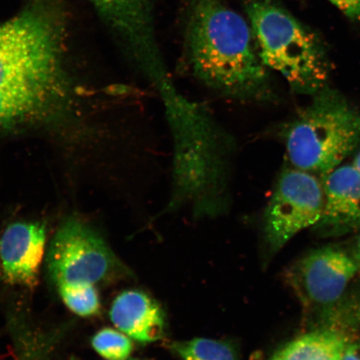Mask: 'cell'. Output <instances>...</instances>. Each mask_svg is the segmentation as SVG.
Here are the masks:
<instances>
[{
	"label": "cell",
	"instance_id": "cell-1",
	"mask_svg": "<svg viewBox=\"0 0 360 360\" xmlns=\"http://www.w3.org/2000/svg\"><path fill=\"white\" fill-rule=\"evenodd\" d=\"M61 13L56 0H30L0 22V129L44 120L65 101Z\"/></svg>",
	"mask_w": 360,
	"mask_h": 360
},
{
	"label": "cell",
	"instance_id": "cell-2",
	"mask_svg": "<svg viewBox=\"0 0 360 360\" xmlns=\"http://www.w3.org/2000/svg\"><path fill=\"white\" fill-rule=\"evenodd\" d=\"M244 18L218 0H196L187 40L193 75L206 87L240 101L273 98L267 67Z\"/></svg>",
	"mask_w": 360,
	"mask_h": 360
},
{
	"label": "cell",
	"instance_id": "cell-3",
	"mask_svg": "<svg viewBox=\"0 0 360 360\" xmlns=\"http://www.w3.org/2000/svg\"><path fill=\"white\" fill-rule=\"evenodd\" d=\"M288 124L285 141L292 167L322 179L360 143V112L327 85Z\"/></svg>",
	"mask_w": 360,
	"mask_h": 360
},
{
	"label": "cell",
	"instance_id": "cell-4",
	"mask_svg": "<svg viewBox=\"0 0 360 360\" xmlns=\"http://www.w3.org/2000/svg\"><path fill=\"white\" fill-rule=\"evenodd\" d=\"M247 11L265 66L281 74L297 94L313 96L326 86L328 61L316 36L272 3L255 1Z\"/></svg>",
	"mask_w": 360,
	"mask_h": 360
},
{
	"label": "cell",
	"instance_id": "cell-5",
	"mask_svg": "<svg viewBox=\"0 0 360 360\" xmlns=\"http://www.w3.org/2000/svg\"><path fill=\"white\" fill-rule=\"evenodd\" d=\"M46 264L49 278L61 283L110 280L124 268L103 238L79 219L66 220L49 245Z\"/></svg>",
	"mask_w": 360,
	"mask_h": 360
},
{
	"label": "cell",
	"instance_id": "cell-6",
	"mask_svg": "<svg viewBox=\"0 0 360 360\" xmlns=\"http://www.w3.org/2000/svg\"><path fill=\"white\" fill-rule=\"evenodd\" d=\"M323 205L321 178L295 167L283 169L264 214V236L270 250H280L297 233L315 226Z\"/></svg>",
	"mask_w": 360,
	"mask_h": 360
},
{
	"label": "cell",
	"instance_id": "cell-7",
	"mask_svg": "<svg viewBox=\"0 0 360 360\" xmlns=\"http://www.w3.org/2000/svg\"><path fill=\"white\" fill-rule=\"evenodd\" d=\"M356 261L336 248H322L287 270V283L306 308H325L337 302L359 272Z\"/></svg>",
	"mask_w": 360,
	"mask_h": 360
},
{
	"label": "cell",
	"instance_id": "cell-8",
	"mask_svg": "<svg viewBox=\"0 0 360 360\" xmlns=\"http://www.w3.org/2000/svg\"><path fill=\"white\" fill-rule=\"evenodd\" d=\"M142 71L163 65L156 43L152 0H89Z\"/></svg>",
	"mask_w": 360,
	"mask_h": 360
},
{
	"label": "cell",
	"instance_id": "cell-9",
	"mask_svg": "<svg viewBox=\"0 0 360 360\" xmlns=\"http://www.w3.org/2000/svg\"><path fill=\"white\" fill-rule=\"evenodd\" d=\"M45 245L44 224L17 222L8 225L0 238V264L4 281L30 289L37 285Z\"/></svg>",
	"mask_w": 360,
	"mask_h": 360
},
{
	"label": "cell",
	"instance_id": "cell-10",
	"mask_svg": "<svg viewBox=\"0 0 360 360\" xmlns=\"http://www.w3.org/2000/svg\"><path fill=\"white\" fill-rule=\"evenodd\" d=\"M325 205L314 227L326 236L360 231V174L352 165L339 166L322 179Z\"/></svg>",
	"mask_w": 360,
	"mask_h": 360
},
{
	"label": "cell",
	"instance_id": "cell-11",
	"mask_svg": "<svg viewBox=\"0 0 360 360\" xmlns=\"http://www.w3.org/2000/svg\"><path fill=\"white\" fill-rule=\"evenodd\" d=\"M110 315L111 321L121 332L141 343H152L165 334L163 310L145 292H121L112 303Z\"/></svg>",
	"mask_w": 360,
	"mask_h": 360
},
{
	"label": "cell",
	"instance_id": "cell-12",
	"mask_svg": "<svg viewBox=\"0 0 360 360\" xmlns=\"http://www.w3.org/2000/svg\"><path fill=\"white\" fill-rule=\"evenodd\" d=\"M347 343L340 332L314 331L291 341L269 360H341Z\"/></svg>",
	"mask_w": 360,
	"mask_h": 360
},
{
	"label": "cell",
	"instance_id": "cell-13",
	"mask_svg": "<svg viewBox=\"0 0 360 360\" xmlns=\"http://www.w3.org/2000/svg\"><path fill=\"white\" fill-rule=\"evenodd\" d=\"M169 348L182 360H238L236 348L227 341L196 338L173 342Z\"/></svg>",
	"mask_w": 360,
	"mask_h": 360
},
{
	"label": "cell",
	"instance_id": "cell-14",
	"mask_svg": "<svg viewBox=\"0 0 360 360\" xmlns=\"http://www.w3.org/2000/svg\"><path fill=\"white\" fill-rule=\"evenodd\" d=\"M57 287L63 302L72 312L82 317L93 316L100 312V297L92 283H61Z\"/></svg>",
	"mask_w": 360,
	"mask_h": 360
},
{
	"label": "cell",
	"instance_id": "cell-15",
	"mask_svg": "<svg viewBox=\"0 0 360 360\" xmlns=\"http://www.w3.org/2000/svg\"><path fill=\"white\" fill-rule=\"evenodd\" d=\"M91 343L94 350L108 360L128 359L133 350L132 342L127 336L110 328L98 331Z\"/></svg>",
	"mask_w": 360,
	"mask_h": 360
},
{
	"label": "cell",
	"instance_id": "cell-16",
	"mask_svg": "<svg viewBox=\"0 0 360 360\" xmlns=\"http://www.w3.org/2000/svg\"><path fill=\"white\" fill-rule=\"evenodd\" d=\"M349 19L360 22V0H328Z\"/></svg>",
	"mask_w": 360,
	"mask_h": 360
},
{
	"label": "cell",
	"instance_id": "cell-17",
	"mask_svg": "<svg viewBox=\"0 0 360 360\" xmlns=\"http://www.w3.org/2000/svg\"><path fill=\"white\" fill-rule=\"evenodd\" d=\"M341 360H360V342L346 344Z\"/></svg>",
	"mask_w": 360,
	"mask_h": 360
},
{
	"label": "cell",
	"instance_id": "cell-18",
	"mask_svg": "<svg viewBox=\"0 0 360 360\" xmlns=\"http://www.w3.org/2000/svg\"><path fill=\"white\" fill-rule=\"evenodd\" d=\"M353 258L356 261L360 267V236L357 238L355 243Z\"/></svg>",
	"mask_w": 360,
	"mask_h": 360
},
{
	"label": "cell",
	"instance_id": "cell-19",
	"mask_svg": "<svg viewBox=\"0 0 360 360\" xmlns=\"http://www.w3.org/2000/svg\"><path fill=\"white\" fill-rule=\"evenodd\" d=\"M352 165L354 166V169L358 171V173L360 174V152L359 153V154L356 156H355Z\"/></svg>",
	"mask_w": 360,
	"mask_h": 360
},
{
	"label": "cell",
	"instance_id": "cell-20",
	"mask_svg": "<svg viewBox=\"0 0 360 360\" xmlns=\"http://www.w3.org/2000/svg\"><path fill=\"white\" fill-rule=\"evenodd\" d=\"M124 360H143V359H124Z\"/></svg>",
	"mask_w": 360,
	"mask_h": 360
}]
</instances>
